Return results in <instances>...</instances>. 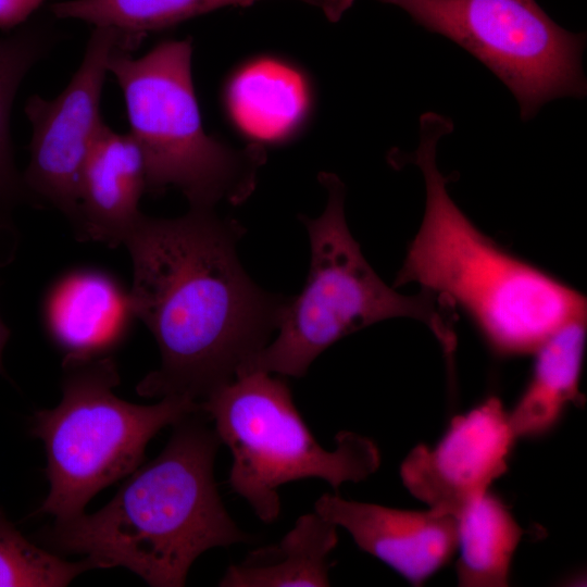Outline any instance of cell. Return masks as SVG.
Segmentation results:
<instances>
[{"instance_id":"obj_1","label":"cell","mask_w":587,"mask_h":587,"mask_svg":"<svg viewBox=\"0 0 587 587\" xmlns=\"http://www.w3.org/2000/svg\"><path fill=\"white\" fill-rule=\"evenodd\" d=\"M243 233L213 208H190L176 218L142 214L125 239L128 307L161 354L160 367L137 385L139 396L199 402L268 344L288 297L263 290L246 273L237 255Z\"/></svg>"},{"instance_id":"obj_2","label":"cell","mask_w":587,"mask_h":587,"mask_svg":"<svg viewBox=\"0 0 587 587\" xmlns=\"http://www.w3.org/2000/svg\"><path fill=\"white\" fill-rule=\"evenodd\" d=\"M205 417L200 410L175 423L163 451L102 509L43 529L47 549L85 555L96 569L123 566L153 587H180L204 551L253 541L221 500L213 475L221 441Z\"/></svg>"},{"instance_id":"obj_3","label":"cell","mask_w":587,"mask_h":587,"mask_svg":"<svg viewBox=\"0 0 587 587\" xmlns=\"http://www.w3.org/2000/svg\"><path fill=\"white\" fill-rule=\"evenodd\" d=\"M452 129L436 113L421 117L414 161L424 176L425 212L394 287L417 283L460 307L499 357L533 354L563 325L586 320V298L501 248L454 203L436 163L437 142Z\"/></svg>"},{"instance_id":"obj_4","label":"cell","mask_w":587,"mask_h":587,"mask_svg":"<svg viewBox=\"0 0 587 587\" xmlns=\"http://www.w3.org/2000/svg\"><path fill=\"white\" fill-rule=\"evenodd\" d=\"M328 197L316 218L301 215L310 241V268L301 292L288 297L277 337L248 359L237 374L275 373L302 377L334 342L380 321L409 317L425 324L451 354L455 335L444 315L441 299L422 290L405 296L375 273L351 235L345 215V186L337 175L321 172Z\"/></svg>"},{"instance_id":"obj_5","label":"cell","mask_w":587,"mask_h":587,"mask_svg":"<svg viewBox=\"0 0 587 587\" xmlns=\"http://www.w3.org/2000/svg\"><path fill=\"white\" fill-rule=\"evenodd\" d=\"M192 40H165L139 58L115 49L108 63L145 161L147 191L179 189L190 208L245 201L265 162L259 143L234 149L208 135L191 75Z\"/></svg>"},{"instance_id":"obj_6","label":"cell","mask_w":587,"mask_h":587,"mask_svg":"<svg viewBox=\"0 0 587 587\" xmlns=\"http://www.w3.org/2000/svg\"><path fill=\"white\" fill-rule=\"evenodd\" d=\"M62 400L36 411L30 433L42 440L50 490L35 512L75 517L100 490L140 466L149 440L163 427L200 411L182 396L150 405L118 398L114 360L63 358Z\"/></svg>"},{"instance_id":"obj_7","label":"cell","mask_w":587,"mask_h":587,"mask_svg":"<svg viewBox=\"0 0 587 587\" xmlns=\"http://www.w3.org/2000/svg\"><path fill=\"white\" fill-rule=\"evenodd\" d=\"M200 408L230 450L232 490L264 523L278 519L282 485L320 478L337 490L346 482L367 478L380 464L376 444L353 432L338 433L333 450L323 448L297 410L287 382L270 373L238 374L201 400Z\"/></svg>"},{"instance_id":"obj_8","label":"cell","mask_w":587,"mask_h":587,"mask_svg":"<svg viewBox=\"0 0 587 587\" xmlns=\"http://www.w3.org/2000/svg\"><path fill=\"white\" fill-rule=\"evenodd\" d=\"M453 40L512 91L523 120L547 101L583 97L584 37L555 24L535 0H379Z\"/></svg>"},{"instance_id":"obj_9","label":"cell","mask_w":587,"mask_h":587,"mask_svg":"<svg viewBox=\"0 0 587 587\" xmlns=\"http://www.w3.org/2000/svg\"><path fill=\"white\" fill-rule=\"evenodd\" d=\"M118 33L93 27L83 61L67 86L53 99L29 97L25 114L32 124L29 161L22 173L33 203L47 202L79 226L78 191L84 164L104 121L102 88Z\"/></svg>"},{"instance_id":"obj_10","label":"cell","mask_w":587,"mask_h":587,"mask_svg":"<svg viewBox=\"0 0 587 587\" xmlns=\"http://www.w3.org/2000/svg\"><path fill=\"white\" fill-rule=\"evenodd\" d=\"M516 439L509 410L488 396L453 416L435 446L414 447L400 465L401 480L429 509L454 516L508 471Z\"/></svg>"},{"instance_id":"obj_11","label":"cell","mask_w":587,"mask_h":587,"mask_svg":"<svg viewBox=\"0 0 587 587\" xmlns=\"http://www.w3.org/2000/svg\"><path fill=\"white\" fill-rule=\"evenodd\" d=\"M314 511L413 586L423 585L457 553L454 516L434 509H396L324 494Z\"/></svg>"},{"instance_id":"obj_12","label":"cell","mask_w":587,"mask_h":587,"mask_svg":"<svg viewBox=\"0 0 587 587\" xmlns=\"http://www.w3.org/2000/svg\"><path fill=\"white\" fill-rule=\"evenodd\" d=\"M145 191L146 166L137 142L104 123L80 176L78 238L123 245L142 215L139 200Z\"/></svg>"},{"instance_id":"obj_13","label":"cell","mask_w":587,"mask_h":587,"mask_svg":"<svg viewBox=\"0 0 587 587\" xmlns=\"http://www.w3.org/2000/svg\"><path fill=\"white\" fill-rule=\"evenodd\" d=\"M46 321L55 345L71 358L107 355L132 315L127 295L105 275L79 272L55 286L46 302Z\"/></svg>"},{"instance_id":"obj_14","label":"cell","mask_w":587,"mask_h":587,"mask_svg":"<svg viewBox=\"0 0 587 587\" xmlns=\"http://www.w3.org/2000/svg\"><path fill=\"white\" fill-rule=\"evenodd\" d=\"M585 349L586 320L563 325L536 349L530 377L509 411L517 438L548 434L569 405L583 404L580 379Z\"/></svg>"},{"instance_id":"obj_15","label":"cell","mask_w":587,"mask_h":587,"mask_svg":"<svg viewBox=\"0 0 587 587\" xmlns=\"http://www.w3.org/2000/svg\"><path fill=\"white\" fill-rule=\"evenodd\" d=\"M337 529L315 511L303 514L279 542L257 548L230 565L218 586H329L328 558L338 542Z\"/></svg>"},{"instance_id":"obj_16","label":"cell","mask_w":587,"mask_h":587,"mask_svg":"<svg viewBox=\"0 0 587 587\" xmlns=\"http://www.w3.org/2000/svg\"><path fill=\"white\" fill-rule=\"evenodd\" d=\"M261 0H66L54 2L58 18H75L120 35L118 49L130 53L150 33L225 7H249ZM320 9L328 20L340 13L345 0H299Z\"/></svg>"},{"instance_id":"obj_17","label":"cell","mask_w":587,"mask_h":587,"mask_svg":"<svg viewBox=\"0 0 587 587\" xmlns=\"http://www.w3.org/2000/svg\"><path fill=\"white\" fill-rule=\"evenodd\" d=\"M454 519L458 585L508 586L513 557L524 533L509 507L488 490L466 502Z\"/></svg>"},{"instance_id":"obj_18","label":"cell","mask_w":587,"mask_h":587,"mask_svg":"<svg viewBox=\"0 0 587 587\" xmlns=\"http://www.w3.org/2000/svg\"><path fill=\"white\" fill-rule=\"evenodd\" d=\"M226 98L239 127L262 141L284 138L300 123L308 107L299 73L272 60L240 70L229 83Z\"/></svg>"},{"instance_id":"obj_19","label":"cell","mask_w":587,"mask_h":587,"mask_svg":"<svg viewBox=\"0 0 587 587\" xmlns=\"http://www.w3.org/2000/svg\"><path fill=\"white\" fill-rule=\"evenodd\" d=\"M58 40L57 30L40 20H28L0 38V224L9 221L15 207L33 203L15 165L11 112L24 77Z\"/></svg>"},{"instance_id":"obj_20","label":"cell","mask_w":587,"mask_h":587,"mask_svg":"<svg viewBox=\"0 0 587 587\" xmlns=\"http://www.w3.org/2000/svg\"><path fill=\"white\" fill-rule=\"evenodd\" d=\"M96 569L87 558L68 562L24 537L0 508V587H62Z\"/></svg>"},{"instance_id":"obj_21","label":"cell","mask_w":587,"mask_h":587,"mask_svg":"<svg viewBox=\"0 0 587 587\" xmlns=\"http://www.w3.org/2000/svg\"><path fill=\"white\" fill-rule=\"evenodd\" d=\"M46 0H0V29L11 32L26 23Z\"/></svg>"},{"instance_id":"obj_22","label":"cell","mask_w":587,"mask_h":587,"mask_svg":"<svg viewBox=\"0 0 587 587\" xmlns=\"http://www.w3.org/2000/svg\"><path fill=\"white\" fill-rule=\"evenodd\" d=\"M10 338V328L4 324L0 316V374L5 375V370L3 367L2 354L4 347Z\"/></svg>"}]
</instances>
